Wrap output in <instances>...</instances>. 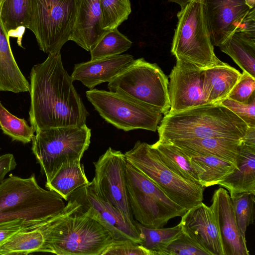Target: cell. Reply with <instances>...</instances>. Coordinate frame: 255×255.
I'll return each instance as SVG.
<instances>
[{
    "mask_svg": "<svg viewBox=\"0 0 255 255\" xmlns=\"http://www.w3.org/2000/svg\"><path fill=\"white\" fill-rule=\"evenodd\" d=\"M30 82L29 122L35 132L86 125L89 113L63 67L60 52L49 54L44 62L34 65Z\"/></svg>",
    "mask_w": 255,
    "mask_h": 255,
    "instance_id": "1",
    "label": "cell"
},
{
    "mask_svg": "<svg viewBox=\"0 0 255 255\" xmlns=\"http://www.w3.org/2000/svg\"><path fill=\"white\" fill-rule=\"evenodd\" d=\"M157 129L159 140L204 137L241 140L248 127L237 115L221 104H206L164 115Z\"/></svg>",
    "mask_w": 255,
    "mask_h": 255,
    "instance_id": "2",
    "label": "cell"
},
{
    "mask_svg": "<svg viewBox=\"0 0 255 255\" xmlns=\"http://www.w3.org/2000/svg\"><path fill=\"white\" fill-rule=\"evenodd\" d=\"M66 205L57 193L41 187L34 174L26 178L10 174L0 185V223L23 219L31 229L49 221Z\"/></svg>",
    "mask_w": 255,
    "mask_h": 255,
    "instance_id": "3",
    "label": "cell"
},
{
    "mask_svg": "<svg viewBox=\"0 0 255 255\" xmlns=\"http://www.w3.org/2000/svg\"><path fill=\"white\" fill-rule=\"evenodd\" d=\"M114 241L111 234L79 208L49 227L43 252L58 255H102Z\"/></svg>",
    "mask_w": 255,
    "mask_h": 255,
    "instance_id": "4",
    "label": "cell"
},
{
    "mask_svg": "<svg viewBox=\"0 0 255 255\" xmlns=\"http://www.w3.org/2000/svg\"><path fill=\"white\" fill-rule=\"evenodd\" d=\"M177 16L171 49L176 60L203 70L221 64L211 42L204 0H191Z\"/></svg>",
    "mask_w": 255,
    "mask_h": 255,
    "instance_id": "5",
    "label": "cell"
},
{
    "mask_svg": "<svg viewBox=\"0 0 255 255\" xmlns=\"http://www.w3.org/2000/svg\"><path fill=\"white\" fill-rule=\"evenodd\" d=\"M125 155L128 162L179 206L188 210L202 202L205 188L172 171L150 144L137 141Z\"/></svg>",
    "mask_w": 255,
    "mask_h": 255,
    "instance_id": "6",
    "label": "cell"
},
{
    "mask_svg": "<svg viewBox=\"0 0 255 255\" xmlns=\"http://www.w3.org/2000/svg\"><path fill=\"white\" fill-rule=\"evenodd\" d=\"M91 129L86 126H69L36 131L32 150L49 182L64 164L81 159L90 143Z\"/></svg>",
    "mask_w": 255,
    "mask_h": 255,
    "instance_id": "7",
    "label": "cell"
},
{
    "mask_svg": "<svg viewBox=\"0 0 255 255\" xmlns=\"http://www.w3.org/2000/svg\"><path fill=\"white\" fill-rule=\"evenodd\" d=\"M168 81L156 63L140 58L113 78L108 87L110 91L152 107L165 115L170 108Z\"/></svg>",
    "mask_w": 255,
    "mask_h": 255,
    "instance_id": "8",
    "label": "cell"
},
{
    "mask_svg": "<svg viewBox=\"0 0 255 255\" xmlns=\"http://www.w3.org/2000/svg\"><path fill=\"white\" fill-rule=\"evenodd\" d=\"M126 176L128 200L133 218L143 226L162 228L170 220L181 217L187 211L128 161Z\"/></svg>",
    "mask_w": 255,
    "mask_h": 255,
    "instance_id": "9",
    "label": "cell"
},
{
    "mask_svg": "<svg viewBox=\"0 0 255 255\" xmlns=\"http://www.w3.org/2000/svg\"><path fill=\"white\" fill-rule=\"evenodd\" d=\"M76 13V0H31L27 28L34 33L39 48L59 53L69 40Z\"/></svg>",
    "mask_w": 255,
    "mask_h": 255,
    "instance_id": "10",
    "label": "cell"
},
{
    "mask_svg": "<svg viewBox=\"0 0 255 255\" xmlns=\"http://www.w3.org/2000/svg\"><path fill=\"white\" fill-rule=\"evenodd\" d=\"M86 95L106 121L126 131H155L162 119V114L158 110L116 92L93 89L87 91Z\"/></svg>",
    "mask_w": 255,
    "mask_h": 255,
    "instance_id": "11",
    "label": "cell"
},
{
    "mask_svg": "<svg viewBox=\"0 0 255 255\" xmlns=\"http://www.w3.org/2000/svg\"><path fill=\"white\" fill-rule=\"evenodd\" d=\"M126 157L109 147L96 162L90 185L102 199L116 207L130 223L134 224L128 202L126 184Z\"/></svg>",
    "mask_w": 255,
    "mask_h": 255,
    "instance_id": "12",
    "label": "cell"
},
{
    "mask_svg": "<svg viewBox=\"0 0 255 255\" xmlns=\"http://www.w3.org/2000/svg\"><path fill=\"white\" fill-rule=\"evenodd\" d=\"M71 196L81 204V208L97 220L112 235L114 240L141 241L134 224L129 223L113 205L100 198L90 183L75 191Z\"/></svg>",
    "mask_w": 255,
    "mask_h": 255,
    "instance_id": "13",
    "label": "cell"
},
{
    "mask_svg": "<svg viewBox=\"0 0 255 255\" xmlns=\"http://www.w3.org/2000/svg\"><path fill=\"white\" fill-rule=\"evenodd\" d=\"M203 71L189 63L177 60L169 75L170 108L167 113L208 104L202 91Z\"/></svg>",
    "mask_w": 255,
    "mask_h": 255,
    "instance_id": "14",
    "label": "cell"
},
{
    "mask_svg": "<svg viewBox=\"0 0 255 255\" xmlns=\"http://www.w3.org/2000/svg\"><path fill=\"white\" fill-rule=\"evenodd\" d=\"M210 207L220 233L224 255H249L247 241L238 227L228 191L223 187L216 190Z\"/></svg>",
    "mask_w": 255,
    "mask_h": 255,
    "instance_id": "15",
    "label": "cell"
},
{
    "mask_svg": "<svg viewBox=\"0 0 255 255\" xmlns=\"http://www.w3.org/2000/svg\"><path fill=\"white\" fill-rule=\"evenodd\" d=\"M179 223L182 231L210 255H224L220 233L213 212L201 202L188 209Z\"/></svg>",
    "mask_w": 255,
    "mask_h": 255,
    "instance_id": "16",
    "label": "cell"
},
{
    "mask_svg": "<svg viewBox=\"0 0 255 255\" xmlns=\"http://www.w3.org/2000/svg\"><path fill=\"white\" fill-rule=\"evenodd\" d=\"M211 42L220 47L251 8L245 0H204Z\"/></svg>",
    "mask_w": 255,
    "mask_h": 255,
    "instance_id": "17",
    "label": "cell"
},
{
    "mask_svg": "<svg viewBox=\"0 0 255 255\" xmlns=\"http://www.w3.org/2000/svg\"><path fill=\"white\" fill-rule=\"evenodd\" d=\"M108 31L103 28L99 0H76V18L69 40L90 51Z\"/></svg>",
    "mask_w": 255,
    "mask_h": 255,
    "instance_id": "18",
    "label": "cell"
},
{
    "mask_svg": "<svg viewBox=\"0 0 255 255\" xmlns=\"http://www.w3.org/2000/svg\"><path fill=\"white\" fill-rule=\"evenodd\" d=\"M64 209L43 224L31 229H23L13 235L0 247V255H28L43 252L46 233L56 220L75 212L81 204L70 197Z\"/></svg>",
    "mask_w": 255,
    "mask_h": 255,
    "instance_id": "19",
    "label": "cell"
},
{
    "mask_svg": "<svg viewBox=\"0 0 255 255\" xmlns=\"http://www.w3.org/2000/svg\"><path fill=\"white\" fill-rule=\"evenodd\" d=\"M134 60L129 54L91 60L75 64L71 77L73 81L78 80L86 87L93 89L100 84L109 82Z\"/></svg>",
    "mask_w": 255,
    "mask_h": 255,
    "instance_id": "20",
    "label": "cell"
},
{
    "mask_svg": "<svg viewBox=\"0 0 255 255\" xmlns=\"http://www.w3.org/2000/svg\"><path fill=\"white\" fill-rule=\"evenodd\" d=\"M165 143L174 145L188 157L213 155L237 165L241 140L213 137L174 140Z\"/></svg>",
    "mask_w": 255,
    "mask_h": 255,
    "instance_id": "21",
    "label": "cell"
},
{
    "mask_svg": "<svg viewBox=\"0 0 255 255\" xmlns=\"http://www.w3.org/2000/svg\"><path fill=\"white\" fill-rule=\"evenodd\" d=\"M237 168L218 184L230 196L248 193L255 194V146L241 142L236 160Z\"/></svg>",
    "mask_w": 255,
    "mask_h": 255,
    "instance_id": "22",
    "label": "cell"
},
{
    "mask_svg": "<svg viewBox=\"0 0 255 255\" xmlns=\"http://www.w3.org/2000/svg\"><path fill=\"white\" fill-rule=\"evenodd\" d=\"M238 70L226 63L203 71L202 91L208 104H219L227 98L241 76Z\"/></svg>",
    "mask_w": 255,
    "mask_h": 255,
    "instance_id": "23",
    "label": "cell"
},
{
    "mask_svg": "<svg viewBox=\"0 0 255 255\" xmlns=\"http://www.w3.org/2000/svg\"><path fill=\"white\" fill-rule=\"evenodd\" d=\"M30 84L13 57L9 36L0 19V91L29 92Z\"/></svg>",
    "mask_w": 255,
    "mask_h": 255,
    "instance_id": "24",
    "label": "cell"
},
{
    "mask_svg": "<svg viewBox=\"0 0 255 255\" xmlns=\"http://www.w3.org/2000/svg\"><path fill=\"white\" fill-rule=\"evenodd\" d=\"M219 47L243 71L255 78V37L243 32H234Z\"/></svg>",
    "mask_w": 255,
    "mask_h": 255,
    "instance_id": "25",
    "label": "cell"
},
{
    "mask_svg": "<svg viewBox=\"0 0 255 255\" xmlns=\"http://www.w3.org/2000/svg\"><path fill=\"white\" fill-rule=\"evenodd\" d=\"M89 183L80 160H76L63 165L45 187L68 201L75 191Z\"/></svg>",
    "mask_w": 255,
    "mask_h": 255,
    "instance_id": "26",
    "label": "cell"
},
{
    "mask_svg": "<svg viewBox=\"0 0 255 255\" xmlns=\"http://www.w3.org/2000/svg\"><path fill=\"white\" fill-rule=\"evenodd\" d=\"M188 157L201 185L205 188L218 185L237 168L234 163L213 155Z\"/></svg>",
    "mask_w": 255,
    "mask_h": 255,
    "instance_id": "27",
    "label": "cell"
},
{
    "mask_svg": "<svg viewBox=\"0 0 255 255\" xmlns=\"http://www.w3.org/2000/svg\"><path fill=\"white\" fill-rule=\"evenodd\" d=\"M31 0H3L0 4V19L9 36L17 37L21 46L22 35L20 29L24 31L30 20Z\"/></svg>",
    "mask_w": 255,
    "mask_h": 255,
    "instance_id": "28",
    "label": "cell"
},
{
    "mask_svg": "<svg viewBox=\"0 0 255 255\" xmlns=\"http://www.w3.org/2000/svg\"><path fill=\"white\" fill-rule=\"evenodd\" d=\"M150 145L155 149L161 160L172 171L184 179L201 185L188 157L177 147L159 140Z\"/></svg>",
    "mask_w": 255,
    "mask_h": 255,
    "instance_id": "29",
    "label": "cell"
},
{
    "mask_svg": "<svg viewBox=\"0 0 255 255\" xmlns=\"http://www.w3.org/2000/svg\"><path fill=\"white\" fill-rule=\"evenodd\" d=\"M141 239L140 245L153 255H161L166 247L182 232L179 223L173 227L152 228L145 227L135 221Z\"/></svg>",
    "mask_w": 255,
    "mask_h": 255,
    "instance_id": "30",
    "label": "cell"
},
{
    "mask_svg": "<svg viewBox=\"0 0 255 255\" xmlns=\"http://www.w3.org/2000/svg\"><path fill=\"white\" fill-rule=\"evenodd\" d=\"M132 42L118 28L109 30L90 51L91 60L119 55L128 50Z\"/></svg>",
    "mask_w": 255,
    "mask_h": 255,
    "instance_id": "31",
    "label": "cell"
},
{
    "mask_svg": "<svg viewBox=\"0 0 255 255\" xmlns=\"http://www.w3.org/2000/svg\"><path fill=\"white\" fill-rule=\"evenodd\" d=\"M0 128L4 134L11 138L12 141L23 143L30 142L35 131L24 119H20L9 113L0 102Z\"/></svg>",
    "mask_w": 255,
    "mask_h": 255,
    "instance_id": "32",
    "label": "cell"
},
{
    "mask_svg": "<svg viewBox=\"0 0 255 255\" xmlns=\"http://www.w3.org/2000/svg\"><path fill=\"white\" fill-rule=\"evenodd\" d=\"M103 28L109 31L118 28L130 14L129 0H99Z\"/></svg>",
    "mask_w": 255,
    "mask_h": 255,
    "instance_id": "33",
    "label": "cell"
},
{
    "mask_svg": "<svg viewBox=\"0 0 255 255\" xmlns=\"http://www.w3.org/2000/svg\"><path fill=\"white\" fill-rule=\"evenodd\" d=\"M255 195L252 193H242L230 196L238 227L245 240L247 229L254 221Z\"/></svg>",
    "mask_w": 255,
    "mask_h": 255,
    "instance_id": "34",
    "label": "cell"
},
{
    "mask_svg": "<svg viewBox=\"0 0 255 255\" xmlns=\"http://www.w3.org/2000/svg\"><path fill=\"white\" fill-rule=\"evenodd\" d=\"M166 255H210L183 231L161 253Z\"/></svg>",
    "mask_w": 255,
    "mask_h": 255,
    "instance_id": "35",
    "label": "cell"
},
{
    "mask_svg": "<svg viewBox=\"0 0 255 255\" xmlns=\"http://www.w3.org/2000/svg\"><path fill=\"white\" fill-rule=\"evenodd\" d=\"M255 78L243 71L239 80L227 98L242 103L250 102L255 95Z\"/></svg>",
    "mask_w": 255,
    "mask_h": 255,
    "instance_id": "36",
    "label": "cell"
},
{
    "mask_svg": "<svg viewBox=\"0 0 255 255\" xmlns=\"http://www.w3.org/2000/svg\"><path fill=\"white\" fill-rule=\"evenodd\" d=\"M220 104L237 115L249 128H255V95L246 104L238 102L228 98L222 101Z\"/></svg>",
    "mask_w": 255,
    "mask_h": 255,
    "instance_id": "37",
    "label": "cell"
},
{
    "mask_svg": "<svg viewBox=\"0 0 255 255\" xmlns=\"http://www.w3.org/2000/svg\"><path fill=\"white\" fill-rule=\"evenodd\" d=\"M153 255L140 244L131 240H114L102 255Z\"/></svg>",
    "mask_w": 255,
    "mask_h": 255,
    "instance_id": "38",
    "label": "cell"
},
{
    "mask_svg": "<svg viewBox=\"0 0 255 255\" xmlns=\"http://www.w3.org/2000/svg\"><path fill=\"white\" fill-rule=\"evenodd\" d=\"M23 229L29 230L25 221L23 219H15L0 223V247Z\"/></svg>",
    "mask_w": 255,
    "mask_h": 255,
    "instance_id": "39",
    "label": "cell"
},
{
    "mask_svg": "<svg viewBox=\"0 0 255 255\" xmlns=\"http://www.w3.org/2000/svg\"><path fill=\"white\" fill-rule=\"evenodd\" d=\"M237 32L255 37V7L251 8L240 20L234 32Z\"/></svg>",
    "mask_w": 255,
    "mask_h": 255,
    "instance_id": "40",
    "label": "cell"
},
{
    "mask_svg": "<svg viewBox=\"0 0 255 255\" xmlns=\"http://www.w3.org/2000/svg\"><path fill=\"white\" fill-rule=\"evenodd\" d=\"M16 166V163L13 154L7 153L0 156V185L4 180L6 174L14 169Z\"/></svg>",
    "mask_w": 255,
    "mask_h": 255,
    "instance_id": "41",
    "label": "cell"
},
{
    "mask_svg": "<svg viewBox=\"0 0 255 255\" xmlns=\"http://www.w3.org/2000/svg\"><path fill=\"white\" fill-rule=\"evenodd\" d=\"M242 142L255 146V128H249L245 135L241 139Z\"/></svg>",
    "mask_w": 255,
    "mask_h": 255,
    "instance_id": "42",
    "label": "cell"
},
{
    "mask_svg": "<svg viewBox=\"0 0 255 255\" xmlns=\"http://www.w3.org/2000/svg\"><path fill=\"white\" fill-rule=\"evenodd\" d=\"M169 1L170 2H174L177 4H178L181 8L184 7L191 0H167Z\"/></svg>",
    "mask_w": 255,
    "mask_h": 255,
    "instance_id": "43",
    "label": "cell"
},
{
    "mask_svg": "<svg viewBox=\"0 0 255 255\" xmlns=\"http://www.w3.org/2000/svg\"><path fill=\"white\" fill-rule=\"evenodd\" d=\"M246 4L250 7H255V0H245Z\"/></svg>",
    "mask_w": 255,
    "mask_h": 255,
    "instance_id": "44",
    "label": "cell"
},
{
    "mask_svg": "<svg viewBox=\"0 0 255 255\" xmlns=\"http://www.w3.org/2000/svg\"><path fill=\"white\" fill-rule=\"evenodd\" d=\"M2 0H0V4L1 3V2H2Z\"/></svg>",
    "mask_w": 255,
    "mask_h": 255,
    "instance_id": "45",
    "label": "cell"
},
{
    "mask_svg": "<svg viewBox=\"0 0 255 255\" xmlns=\"http://www.w3.org/2000/svg\"><path fill=\"white\" fill-rule=\"evenodd\" d=\"M2 1H3V0H2Z\"/></svg>",
    "mask_w": 255,
    "mask_h": 255,
    "instance_id": "46",
    "label": "cell"
}]
</instances>
